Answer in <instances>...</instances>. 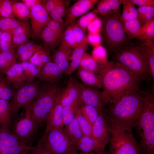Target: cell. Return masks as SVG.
I'll list each match as a JSON object with an SVG mask.
<instances>
[{
  "mask_svg": "<svg viewBox=\"0 0 154 154\" xmlns=\"http://www.w3.org/2000/svg\"><path fill=\"white\" fill-rule=\"evenodd\" d=\"M97 74L101 78L106 105L115 104L126 94L139 90L142 80L115 61L100 65Z\"/></svg>",
  "mask_w": 154,
  "mask_h": 154,
  "instance_id": "6da1fadb",
  "label": "cell"
},
{
  "mask_svg": "<svg viewBox=\"0 0 154 154\" xmlns=\"http://www.w3.org/2000/svg\"><path fill=\"white\" fill-rule=\"evenodd\" d=\"M144 101V93L139 90L128 93L115 104L108 105L102 113L109 127L132 133Z\"/></svg>",
  "mask_w": 154,
  "mask_h": 154,
  "instance_id": "7a4b0ae2",
  "label": "cell"
},
{
  "mask_svg": "<svg viewBox=\"0 0 154 154\" xmlns=\"http://www.w3.org/2000/svg\"><path fill=\"white\" fill-rule=\"evenodd\" d=\"M112 52L115 61L142 80H146L151 77L146 58L137 43L131 41Z\"/></svg>",
  "mask_w": 154,
  "mask_h": 154,
  "instance_id": "3957f363",
  "label": "cell"
},
{
  "mask_svg": "<svg viewBox=\"0 0 154 154\" xmlns=\"http://www.w3.org/2000/svg\"><path fill=\"white\" fill-rule=\"evenodd\" d=\"M143 110L135 124L140 138L141 154H154V98L153 93L146 92Z\"/></svg>",
  "mask_w": 154,
  "mask_h": 154,
  "instance_id": "277c9868",
  "label": "cell"
},
{
  "mask_svg": "<svg viewBox=\"0 0 154 154\" xmlns=\"http://www.w3.org/2000/svg\"><path fill=\"white\" fill-rule=\"evenodd\" d=\"M120 9L111 14L101 16L102 26L100 32L103 46L106 50L113 51L131 41L125 33L120 19Z\"/></svg>",
  "mask_w": 154,
  "mask_h": 154,
  "instance_id": "5b68a950",
  "label": "cell"
},
{
  "mask_svg": "<svg viewBox=\"0 0 154 154\" xmlns=\"http://www.w3.org/2000/svg\"><path fill=\"white\" fill-rule=\"evenodd\" d=\"M62 90L58 83H45L40 86L31 111L32 119L39 125L44 122Z\"/></svg>",
  "mask_w": 154,
  "mask_h": 154,
  "instance_id": "8992f818",
  "label": "cell"
},
{
  "mask_svg": "<svg viewBox=\"0 0 154 154\" xmlns=\"http://www.w3.org/2000/svg\"><path fill=\"white\" fill-rule=\"evenodd\" d=\"M37 144L52 154H77L75 144L64 132L63 127L52 128L43 134Z\"/></svg>",
  "mask_w": 154,
  "mask_h": 154,
  "instance_id": "52a82bcc",
  "label": "cell"
},
{
  "mask_svg": "<svg viewBox=\"0 0 154 154\" xmlns=\"http://www.w3.org/2000/svg\"><path fill=\"white\" fill-rule=\"evenodd\" d=\"M31 102L24 108V114L17 119L11 127V132L22 143L32 147L38 133L40 125L31 116Z\"/></svg>",
  "mask_w": 154,
  "mask_h": 154,
  "instance_id": "ba28073f",
  "label": "cell"
},
{
  "mask_svg": "<svg viewBox=\"0 0 154 154\" xmlns=\"http://www.w3.org/2000/svg\"><path fill=\"white\" fill-rule=\"evenodd\" d=\"M109 154H141L132 133L119 129L110 130Z\"/></svg>",
  "mask_w": 154,
  "mask_h": 154,
  "instance_id": "9c48e42d",
  "label": "cell"
},
{
  "mask_svg": "<svg viewBox=\"0 0 154 154\" xmlns=\"http://www.w3.org/2000/svg\"><path fill=\"white\" fill-rule=\"evenodd\" d=\"M40 86L39 82L34 81L26 83L17 89L9 102L12 116H15L21 108L34 100Z\"/></svg>",
  "mask_w": 154,
  "mask_h": 154,
  "instance_id": "30bf717a",
  "label": "cell"
},
{
  "mask_svg": "<svg viewBox=\"0 0 154 154\" xmlns=\"http://www.w3.org/2000/svg\"><path fill=\"white\" fill-rule=\"evenodd\" d=\"M31 147L21 143L10 129L0 126V154H30Z\"/></svg>",
  "mask_w": 154,
  "mask_h": 154,
  "instance_id": "8fae6325",
  "label": "cell"
},
{
  "mask_svg": "<svg viewBox=\"0 0 154 154\" xmlns=\"http://www.w3.org/2000/svg\"><path fill=\"white\" fill-rule=\"evenodd\" d=\"M30 18L31 29V38L34 41L40 39L42 33L51 19L41 4L33 6L31 10Z\"/></svg>",
  "mask_w": 154,
  "mask_h": 154,
  "instance_id": "7c38bea8",
  "label": "cell"
},
{
  "mask_svg": "<svg viewBox=\"0 0 154 154\" xmlns=\"http://www.w3.org/2000/svg\"><path fill=\"white\" fill-rule=\"evenodd\" d=\"M79 85L80 97L82 103L94 107L99 114L102 113L106 104L102 91L98 88L88 86L80 82Z\"/></svg>",
  "mask_w": 154,
  "mask_h": 154,
  "instance_id": "4fadbf2b",
  "label": "cell"
},
{
  "mask_svg": "<svg viewBox=\"0 0 154 154\" xmlns=\"http://www.w3.org/2000/svg\"><path fill=\"white\" fill-rule=\"evenodd\" d=\"M99 0H78L69 8L64 17L65 26L75 21L80 17L92 9Z\"/></svg>",
  "mask_w": 154,
  "mask_h": 154,
  "instance_id": "5bb4252c",
  "label": "cell"
},
{
  "mask_svg": "<svg viewBox=\"0 0 154 154\" xmlns=\"http://www.w3.org/2000/svg\"><path fill=\"white\" fill-rule=\"evenodd\" d=\"M91 137L103 150L110 138L109 128L102 113L100 114L92 126Z\"/></svg>",
  "mask_w": 154,
  "mask_h": 154,
  "instance_id": "9a60e30c",
  "label": "cell"
},
{
  "mask_svg": "<svg viewBox=\"0 0 154 154\" xmlns=\"http://www.w3.org/2000/svg\"><path fill=\"white\" fill-rule=\"evenodd\" d=\"M79 82L70 78L66 87L62 90L58 100L63 107L77 102H82L80 96Z\"/></svg>",
  "mask_w": 154,
  "mask_h": 154,
  "instance_id": "2e32d148",
  "label": "cell"
},
{
  "mask_svg": "<svg viewBox=\"0 0 154 154\" xmlns=\"http://www.w3.org/2000/svg\"><path fill=\"white\" fill-rule=\"evenodd\" d=\"M64 74L60 68L51 61L46 63L39 68L37 78L45 83H58Z\"/></svg>",
  "mask_w": 154,
  "mask_h": 154,
  "instance_id": "e0dca14e",
  "label": "cell"
},
{
  "mask_svg": "<svg viewBox=\"0 0 154 154\" xmlns=\"http://www.w3.org/2000/svg\"><path fill=\"white\" fill-rule=\"evenodd\" d=\"M59 97L45 120L46 127L43 134L52 128L64 127L62 118L64 107L59 101Z\"/></svg>",
  "mask_w": 154,
  "mask_h": 154,
  "instance_id": "ac0fdd59",
  "label": "cell"
},
{
  "mask_svg": "<svg viewBox=\"0 0 154 154\" xmlns=\"http://www.w3.org/2000/svg\"><path fill=\"white\" fill-rule=\"evenodd\" d=\"M72 50L61 45L52 52L51 61L56 64L66 74L69 67V57Z\"/></svg>",
  "mask_w": 154,
  "mask_h": 154,
  "instance_id": "d6986e66",
  "label": "cell"
},
{
  "mask_svg": "<svg viewBox=\"0 0 154 154\" xmlns=\"http://www.w3.org/2000/svg\"><path fill=\"white\" fill-rule=\"evenodd\" d=\"M12 42L14 48L26 41L31 37V29L30 21H20L18 26L12 33Z\"/></svg>",
  "mask_w": 154,
  "mask_h": 154,
  "instance_id": "ffe728a7",
  "label": "cell"
},
{
  "mask_svg": "<svg viewBox=\"0 0 154 154\" xmlns=\"http://www.w3.org/2000/svg\"><path fill=\"white\" fill-rule=\"evenodd\" d=\"M7 81L17 89L27 83L20 63L17 62L5 74Z\"/></svg>",
  "mask_w": 154,
  "mask_h": 154,
  "instance_id": "44dd1931",
  "label": "cell"
},
{
  "mask_svg": "<svg viewBox=\"0 0 154 154\" xmlns=\"http://www.w3.org/2000/svg\"><path fill=\"white\" fill-rule=\"evenodd\" d=\"M88 43L86 37L72 50L69 57V60L71 61L66 75L71 74L79 66L82 58L88 48Z\"/></svg>",
  "mask_w": 154,
  "mask_h": 154,
  "instance_id": "7402d4cb",
  "label": "cell"
},
{
  "mask_svg": "<svg viewBox=\"0 0 154 154\" xmlns=\"http://www.w3.org/2000/svg\"><path fill=\"white\" fill-rule=\"evenodd\" d=\"M123 0H101L99 1L95 8L92 11L101 16L108 15L120 9Z\"/></svg>",
  "mask_w": 154,
  "mask_h": 154,
  "instance_id": "603a6c76",
  "label": "cell"
},
{
  "mask_svg": "<svg viewBox=\"0 0 154 154\" xmlns=\"http://www.w3.org/2000/svg\"><path fill=\"white\" fill-rule=\"evenodd\" d=\"M77 69V75L83 84L98 89L102 88V79L99 75L79 66Z\"/></svg>",
  "mask_w": 154,
  "mask_h": 154,
  "instance_id": "cb8c5ba5",
  "label": "cell"
},
{
  "mask_svg": "<svg viewBox=\"0 0 154 154\" xmlns=\"http://www.w3.org/2000/svg\"><path fill=\"white\" fill-rule=\"evenodd\" d=\"M61 38L46 26L42 33L40 39L43 46L50 53L60 45Z\"/></svg>",
  "mask_w": 154,
  "mask_h": 154,
  "instance_id": "d4e9b609",
  "label": "cell"
},
{
  "mask_svg": "<svg viewBox=\"0 0 154 154\" xmlns=\"http://www.w3.org/2000/svg\"><path fill=\"white\" fill-rule=\"evenodd\" d=\"M74 144L77 150L80 153L97 152L105 151L90 136L83 135Z\"/></svg>",
  "mask_w": 154,
  "mask_h": 154,
  "instance_id": "484cf974",
  "label": "cell"
},
{
  "mask_svg": "<svg viewBox=\"0 0 154 154\" xmlns=\"http://www.w3.org/2000/svg\"><path fill=\"white\" fill-rule=\"evenodd\" d=\"M137 43L146 58L151 77L154 79V41H139Z\"/></svg>",
  "mask_w": 154,
  "mask_h": 154,
  "instance_id": "4316f807",
  "label": "cell"
},
{
  "mask_svg": "<svg viewBox=\"0 0 154 154\" xmlns=\"http://www.w3.org/2000/svg\"><path fill=\"white\" fill-rule=\"evenodd\" d=\"M11 117L9 100L0 99V126L10 130Z\"/></svg>",
  "mask_w": 154,
  "mask_h": 154,
  "instance_id": "83f0119b",
  "label": "cell"
},
{
  "mask_svg": "<svg viewBox=\"0 0 154 154\" xmlns=\"http://www.w3.org/2000/svg\"><path fill=\"white\" fill-rule=\"evenodd\" d=\"M133 39L139 41H154V18L143 25Z\"/></svg>",
  "mask_w": 154,
  "mask_h": 154,
  "instance_id": "f1b7e54d",
  "label": "cell"
},
{
  "mask_svg": "<svg viewBox=\"0 0 154 154\" xmlns=\"http://www.w3.org/2000/svg\"><path fill=\"white\" fill-rule=\"evenodd\" d=\"M12 14L17 19L20 21L29 20L31 15V11L21 1L11 0Z\"/></svg>",
  "mask_w": 154,
  "mask_h": 154,
  "instance_id": "f546056e",
  "label": "cell"
},
{
  "mask_svg": "<svg viewBox=\"0 0 154 154\" xmlns=\"http://www.w3.org/2000/svg\"><path fill=\"white\" fill-rule=\"evenodd\" d=\"M15 51L0 52V73L5 74L7 71L17 62Z\"/></svg>",
  "mask_w": 154,
  "mask_h": 154,
  "instance_id": "4dcf8cb0",
  "label": "cell"
},
{
  "mask_svg": "<svg viewBox=\"0 0 154 154\" xmlns=\"http://www.w3.org/2000/svg\"><path fill=\"white\" fill-rule=\"evenodd\" d=\"M50 53L41 46L29 59V62L39 68L46 63L51 61Z\"/></svg>",
  "mask_w": 154,
  "mask_h": 154,
  "instance_id": "1f68e13d",
  "label": "cell"
},
{
  "mask_svg": "<svg viewBox=\"0 0 154 154\" xmlns=\"http://www.w3.org/2000/svg\"><path fill=\"white\" fill-rule=\"evenodd\" d=\"M63 129L68 137L74 144L83 135L75 117L70 123L64 126Z\"/></svg>",
  "mask_w": 154,
  "mask_h": 154,
  "instance_id": "d6a6232c",
  "label": "cell"
},
{
  "mask_svg": "<svg viewBox=\"0 0 154 154\" xmlns=\"http://www.w3.org/2000/svg\"><path fill=\"white\" fill-rule=\"evenodd\" d=\"M123 10L120 16L122 22L137 18V11L130 0H123Z\"/></svg>",
  "mask_w": 154,
  "mask_h": 154,
  "instance_id": "836d02e7",
  "label": "cell"
},
{
  "mask_svg": "<svg viewBox=\"0 0 154 154\" xmlns=\"http://www.w3.org/2000/svg\"><path fill=\"white\" fill-rule=\"evenodd\" d=\"M70 1L60 0L58 5L49 15L50 18L55 20H59L64 17L69 7Z\"/></svg>",
  "mask_w": 154,
  "mask_h": 154,
  "instance_id": "e575fe53",
  "label": "cell"
},
{
  "mask_svg": "<svg viewBox=\"0 0 154 154\" xmlns=\"http://www.w3.org/2000/svg\"><path fill=\"white\" fill-rule=\"evenodd\" d=\"M80 106L76 109L75 117L83 135L91 137L92 126L82 114Z\"/></svg>",
  "mask_w": 154,
  "mask_h": 154,
  "instance_id": "d590c367",
  "label": "cell"
},
{
  "mask_svg": "<svg viewBox=\"0 0 154 154\" xmlns=\"http://www.w3.org/2000/svg\"><path fill=\"white\" fill-rule=\"evenodd\" d=\"M123 23L124 32L128 37L132 39L140 30L142 25L137 18L125 21Z\"/></svg>",
  "mask_w": 154,
  "mask_h": 154,
  "instance_id": "8d00e7d4",
  "label": "cell"
},
{
  "mask_svg": "<svg viewBox=\"0 0 154 154\" xmlns=\"http://www.w3.org/2000/svg\"><path fill=\"white\" fill-rule=\"evenodd\" d=\"M15 92L11 87L5 76L0 73V99L9 100L12 98Z\"/></svg>",
  "mask_w": 154,
  "mask_h": 154,
  "instance_id": "74e56055",
  "label": "cell"
},
{
  "mask_svg": "<svg viewBox=\"0 0 154 154\" xmlns=\"http://www.w3.org/2000/svg\"><path fill=\"white\" fill-rule=\"evenodd\" d=\"M79 67L85 70L97 74L100 65L96 62L91 55L85 52L81 60Z\"/></svg>",
  "mask_w": 154,
  "mask_h": 154,
  "instance_id": "f35d334b",
  "label": "cell"
},
{
  "mask_svg": "<svg viewBox=\"0 0 154 154\" xmlns=\"http://www.w3.org/2000/svg\"><path fill=\"white\" fill-rule=\"evenodd\" d=\"M27 83L35 81L37 78L39 68L29 62H20Z\"/></svg>",
  "mask_w": 154,
  "mask_h": 154,
  "instance_id": "ab89813d",
  "label": "cell"
},
{
  "mask_svg": "<svg viewBox=\"0 0 154 154\" xmlns=\"http://www.w3.org/2000/svg\"><path fill=\"white\" fill-rule=\"evenodd\" d=\"M66 26L62 35L60 45L72 50L78 44L71 27L69 25Z\"/></svg>",
  "mask_w": 154,
  "mask_h": 154,
  "instance_id": "60d3db41",
  "label": "cell"
},
{
  "mask_svg": "<svg viewBox=\"0 0 154 154\" xmlns=\"http://www.w3.org/2000/svg\"><path fill=\"white\" fill-rule=\"evenodd\" d=\"M80 108L83 115L92 126L100 114L98 110L93 106L83 103L80 105Z\"/></svg>",
  "mask_w": 154,
  "mask_h": 154,
  "instance_id": "b9f144b4",
  "label": "cell"
},
{
  "mask_svg": "<svg viewBox=\"0 0 154 154\" xmlns=\"http://www.w3.org/2000/svg\"><path fill=\"white\" fill-rule=\"evenodd\" d=\"M137 18L142 25L154 18V7L150 6L139 7L137 9Z\"/></svg>",
  "mask_w": 154,
  "mask_h": 154,
  "instance_id": "7bdbcfd3",
  "label": "cell"
},
{
  "mask_svg": "<svg viewBox=\"0 0 154 154\" xmlns=\"http://www.w3.org/2000/svg\"><path fill=\"white\" fill-rule=\"evenodd\" d=\"M91 55L100 65L105 64L109 62L107 50L101 44L94 47Z\"/></svg>",
  "mask_w": 154,
  "mask_h": 154,
  "instance_id": "ee69618b",
  "label": "cell"
},
{
  "mask_svg": "<svg viewBox=\"0 0 154 154\" xmlns=\"http://www.w3.org/2000/svg\"><path fill=\"white\" fill-rule=\"evenodd\" d=\"M82 103L77 102L63 107L62 118L64 126L68 124L75 118L76 108Z\"/></svg>",
  "mask_w": 154,
  "mask_h": 154,
  "instance_id": "f6af8a7d",
  "label": "cell"
},
{
  "mask_svg": "<svg viewBox=\"0 0 154 154\" xmlns=\"http://www.w3.org/2000/svg\"><path fill=\"white\" fill-rule=\"evenodd\" d=\"M41 46L32 40H28L15 48V54L17 58L21 55L29 50H32L35 52Z\"/></svg>",
  "mask_w": 154,
  "mask_h": 154,
  "instance_id": "bcb514c9",
  "label": "cell"
},
{
  "mask_svg": "<svg viewBox=\"0 0 154 154\" xmlns=\"http://www.w3.org/2000/svg\"><path fill=\"white\" fill-rule=\"evenodd\" d=\"M20 21L9 18H0V29L3 31L12 33L19 25Z\"/></svg>",
  "mask_w": 154,
  "mask_h": 154,
  "instance_id": "7dc6e473",
  "label": "cell"
},
{
  "mask_svg": "<svg viewBox=\"0 0 154 154\" xmlns=\"http://www.w3.org/2000/svg\"><path fill=\"white\" fill-rule=\"evenodd\" d=\"M15 51L12 42V33L2 31L0 44V52Z\"/></svg>",
  "mask_w": 154,
  "mask_h": 154,
  "instance_id": "c3c4849f",
  "label": "cell"
},
{
  "mask_svg": "<svg viewBox=\"0 0 154 154\" xmlns=\"http://www.w3.org/2000/svg\"><path fill=\"white\" fill-rule=\"evenodd\" d=\"M97 16L96 14L92 11L82 15L74 21L79 26L86 32L88 25Z\"/></svg>",
  "mask_w": 154,
  "mask_h": 154,
  "instance_id": "681fc988",
  "label": "cell"
},
{
  "mask_svg": "<svg viewBox=\"0 0 154 154\" xmlns=\"http://www.w3.org/2000/svg\"><path fill=\"white\" fill-rule=\"evenodd\" d=\"M0 18L16 19L12 13L11 0H0Z\"/></svg>",
  "mask_w": 154,
  "mask_h": 154,
  "instance_id": "f907efd6",
  "label": "cell"
},
{
  "mask_svg": "<svg viewBox=\"0 0 154 154\" xmlns=\"http://www.w3.org/2000/svg\"><path fill=\"white\" fill-rule=\"evenodd\" d=\"M46 26L52 30L57 35L61 37L65 26L63 19L55 20L51 19L48 22Z\"/></svg>",
  "mask_w": 154,
  "mask_h": 154,
  "instance_id": "816d5d0a",
  "label": "cell"
},
{
  "mask_svg": "<svg viewBox=\"0 0 154 154\" xmlns=\"http://www.w3.org/2000/svg\"><path fill=\"white\" fill-rule=\"evenodd\" d=\"M69 25L71 27L77 44H78L87 37L86 32L83 30L74 21Z\"/></svg>",
  "mask_w": 154,
  "mask_h": 154,
  "instance_id": "f5cc1de1",
  "label": "cell"
},
{
  "mask_svg": "<svg viewBox=\"0 0 154 154\" xmlns=\"http://www.w3.org/2000/svg\"><path fill=\"white\" fill-rule=\"evenodd\" d=\"M102 26L101 19L97 16L91 22L87 29L89 33H100Z\"/></svg>",
  "mask_w": 154,
  "mask_h": 154,
  "instance_id": "db71d44e",
  "label": "cell"
},
{
  "mask_svg": "<svg viewBox=\"0 0 154 154\" xmlns=\"http://www.w3.org/2000/svg\"><path fill=\"white\" fill-rule=\"evenodd\" d=\"M88 43L94 47L101 44L102 38L100 33H89L87 36Z\"/></svg>",
  "mask_w": 154,
  "mask_h": 154,
  "instance_id": "11a10c76",
  "label": "cell"
},
{
  "mask_svg": "<svg viewBox=\"0 0 154 154\" xmlns=\"http://www.w3.org/2000/svg\"><path fill=\"white\" fill-rule=\"evenodd\" d=\"M60 0H42L41 5L46 11L48 15L58 5Z\"/></svg>",
  "mask_w": 154,
  "mask_h": 154,
  "instance_id": "9f6ffc18",
  "label": "cell"
},
{
  "mask_svg": "<svg viewBox=\"0 0 154 154\" xmlns=\"http://www.w3.org/2000/svg\"><path fill=\"white\" fill-rule=\"evenodd\" d=\"M135 5L139 7L150 6L154 7V0H130Z\"/></svg>",
  "mask_w": 154,
  "mask_h": 154,
  "instance_id": "6f0895ef",
  "label": "cell"
},
{
  "mask_svg": "<svg viewBox=\"0 0 154 154\" xmlns=\"http://www.w3.org/2000/svg\"><path fill=\"white\" fill-rule=\"evenodd\" d=\"M30 153L31 154H52L45 151L37 144L31 147Z\"/></svg>",
  "mask_w": 154,
  "mask_h": 154,
  "instance_id": "680465c9",
  "label": "cell"
},
{
  "mask_svg": "<svg viewBox=\"0 0 154 154\" xmlns=\"http://www.w3.org/2000/svg\"><path fill=\"white\" fill-rule=\"evenodd\" d=\"M21 1L31 10L32 7L34 5L37 4H41L42 0H22Z\"/></svg>",
  "mask_w": 154,
  "mask_h": 154,
  "instance_id": "91938a15",
  "label": "cell"
},
{
  "mask_svg": "<svg viewBox=\"0 0 154 154\" xmlns=\"http://www.w3.org/2000/svg\"><path fill=\"white\" fill-rule=\"evenodd\" d=\"M77 154H109V152L108 151H100L97 152H91L89 153H78Z\"/></svg>",
  "mask_w": 154,
  "mask_h": 154,
  "instance_id": "94428289",
  "label": "cell"
},
{
  "mask_svg": "<svg viewBox=\"0 0 154 154\" xmlns=\"http://www.w3.org/2000/svg\"><path fill=\"white\" fill-rule=\"evenodd\" d=\"M2 31L0 29V44L1 38Z\"/></svg>",
  "mask_w": 154,
  "mask_h": 154,
  "instance_id": "6125c7cd",
  "label": "cell"
}]
</instances>
